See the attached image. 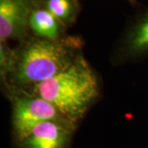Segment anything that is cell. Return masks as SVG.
Masks as SVG:
<instances>
[{
  "instance_id": "6da1fadb",
  "label": "cell",
  "mask_w": 148,
  "mask_h": 148,
  "mask_svg": "<svg viewBox=\"0 0 148 148\" xmlns=\"http://www.w3.org/2000/svg\"><path fill=\"white\" fill-rule=\"evenodd\" d=\"M82 40L77 37L47 40L27 38L13 49L9 77L14 86L22 91L34 87L69 68L81 53Z\"/></svg>"
},
{
  "instance_id": "7a4b0ae2",
  "label": "cell",
  "mask_w": 148,
  "mask_h": 148,
  "mask_svg": "<svg viewBox=\"0 0 148 148\" xmlns=\"http://www.w3.org/2000/svg\"><path fill=\"white\" fill-rule=\"evenodd\" d=\"M32 94L52 104L77 125L100 95V82L82 53L69 68L32 88Z\"/></svg>"
},
{
  "instance_id": "3957f363",
  "label": "cell",
  "mask_w": 148,
  "mask_h": 148,
  "mask_svg": "<svg viewBox=\"0 0 148 148\" xmlns=\"http://www.w3.org/2000/svg\"><path fill=\"white\" fill-rule=\"evenodd\" d=\"M47 121L70 122L52 104L38 95L23 92L15 97L12 122L18 143L27 138L37 125Z\"/></svg>"
},
{
  "instance_id": "277c9868",
  "label": "cell",
  "mask_w": 148,
  "mask_h": 148,
  "mask_svg": "<svg viewBox=\"0 0 148 148\" xmlns=\"http://www.w3.org/2000/svg\"><path fill=\"white\" fill-rule=\"evenodd\" d=\"M114 55L115 64L135 62L148 57V8L129 24Z\"/></svg>"
},
{
  "instance_id": "5b68a950",
  "label": "cell",
  "mask_w": 148,
  "mask_h": 148,
  "mask_svg": "<svg viewBox=\"0 0 148 148\" xmlns=\"http://www.w3.org/2000/svg\"><path fill=\"white\" fill-rule=\"evenodd\" d=\"M38 0H0V41L27 38L28 19Z\"/></svg>"
},
{
  "instance_id": "8992f818",
  "label": "cell",
  "mask_w": 148,
  "mask_h": 148,
  "mask_svg": "<svg viewBox=\"0 0 148 148\" xmlns=\"http://www.w3.org/2000/svg\"><path fill=\"white\" fill-rule=\"evenodd\" d=\"M75 127L68 121L44 122L18 143L21 148H65Z\"/></svg>"
},
{
  "instance_id": "52a82bcc",
  "label": "cell",
  "mask_w": 148,
  "mask_h": 148,
  "mask_svg": "<svg viewBox=\"0 0 148 148\" xmlns=\"http://www.w3.org/2000/svg\"><path fill=\"white\" fill-rule=\"evenodd\" d=\"M66 27L39 2L28 19V29L37 37L47 40L64 38Z\"/></svg>"
},
{
  "instance_id": "ba28073f",
  "label": "cell",
  "mask_w": 148,
  "mask_h": 148,
  "mask_svg": "<svg viewBox=\"0 0 148 148\" xmlns=\"http://www.w3.org/2000/svg\"><path fill=\"white\" fill-rule=\"evenodd\" d=\"M40 3L65 27L73 24L79 12V4L76 0H41Z\"/></svg>"
},
{
  "instance_id": "9c48e42d",
  "label": "cell",
  "mask_w": 148,
  "mask_h": 148,
  "mask_svg": "<svg viewBox=\"0 0 148 148\" xmlns=\"http://www.w3.org/2000/svg\"><path fill=\"white\" fill-rule=\"evenodd\" d=\"M129 1H130V2H132H132H133L134 0H129Z\"/></svg>"
},
{
  "instance_id": "30bf717a",
  "label": "cell",
  "mask_w": 148,
  "mask_h": 148,
  "mask_svg": "<svg viewBox=\"0 0 148 148\" xmlns=\"http://www.w3.org/2000/svg\"><path fill=\"white\" fill-rule=\"evenodd\" d=\"M76 1H77V2H78V1H79V0H76Z\"/></svg>"
}]
</instances>
